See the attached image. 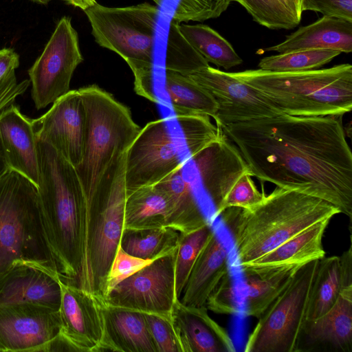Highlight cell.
<instances>
[{
	"label": "cell",
	"instance_id": "obj_22",
	"mask_svg": "<svg viewBox=\"0 0 352 352\" xmlns=\"http://www.w3.org/2000/svg\"><path fill=\"white\" fill-rule=\"evenodd\" d=\"M305 50L352 51V21L323 16L315 22L299 28L282 43L267 47L265 52L287 53Z\"/></svg>",
	"mask_w": 352,
	"mask_h": 352
},
{
	"label": "cell",
	"instance_id": "obj_35",
	"mask_svg": "<svg viewBox=\"0 0 352 352\" xmlns=\"http://www.w3.org/2000/svg\"><path fill=\"white\" fill-rule=\"evenodd\" d=\"M250 171L242 174L230 190L223 201L217 217L227 208L238 207L248 208L259 204L265 196L260 192L252 179Z\"/></svg>",
	"mask_w": 352,
	"mask_h": 352
},
{
	"label": "cell",
	"instance_id": "obj_2",
	"mask_svg": "<svg viewBox=\"0 0 352 352\" xmlns=\"http://www.w3.org/2000/svg\"><path fill=\"white\" fill-rule=\"evenodd\" d=\"M340 213L322 199L276 186L258 204L220 216L232 233L241 265L271 251L309 226Z\"/></svg>",
	"mask_w": 352,
	"mask_h": 352
},
{
	"label": "cell",
	"instance_id": "obj_24",
	"mask_svg": "<svg viewBox=\"0 0 352 352\" xmlns=\"http://www.w3.org/2000/svg\"><path fill=\"white\" fill-rule=\"evenodd\" d=\"M228 272V249L214 230L192 268L180 302L189 306H205L210 292Z\"/></svg>",
	"mask_w": 352,
	"mask_h": 352
},
{
	"label": "cell",
	"instance_id": "obj_46",
	"mask_svg": "<svg viewBox=\"0 0 352 352\" xmlns=\"http://www.w3.org/2000/svg\"><path fill=\"white\" fill-rule=\"evenodd\" d=\"M30 1L35 2L36 3L41 4V5H47L52 0H30Z\"/></svg>",
	"mask_w": 352,
	"mask_h": 352
},
{
	"label": "cell",
	"instance_id": "obj_28",
	"mask_svg": "<svg viewBox=\"0 0 352 352\" xmlns=\"http://www.w3.org/2000/svg\"><path fill=\"white\" fill-rule=\"evenodd\" d=\"M340 256L319 259L307 300L305 320L316 319L336 303L341 289Z\"/></svg>",
	"mask_w": 352,
	"mask_h": 352
},
{
	"label": "cell",
	"instance_id": "obj_15",
	"mask_svg": "<svg viewBox=\"0 0 352 352\" xmlns=\"http://www.w3.org/2000/svg\"><path fill=\"white\" fill-rule=\"evenodd\" d=\"M60 328L59 311L29 303L0 305V351L43 352Z\"/></svg>",
	"mask_w": 352,
	"mask_h": 352
},
{
	"label": "cell",
	"instance_id": "obj_6",
	"mask_svg": "<svg viewBox=\"0 0 352 352\" xmlns=\"http://www.w3.org/2000/svg\"><path fill=\"white\" fill-rule=\"evenodd\" d=\"M21 266L59 278L38 187L10 168L0 178V281Z\"/></svg>",
	"mask_w": 352,
	"mask_h": 352
},
{
	"label": "cell",
	"instance_id": "obj_21",
	"mask_svg": "<svg viewBox=\"0 0 352 352\" xmlns=\"http://www.w3.org/2000/svg\"><path fill=\"white\" fill-rule=\"evenodd\" d=\"M101 305L103 336L96 352H157L144 313Z\"/></svg>",
	"mask_w": 352,
	"mask_h": 352
},
{
	"label": "cell",
	"instance_id": "obj_1",
	"mask_svg": "<svg viewBox=\"0 0 352 352\" xmlns=\"http://www.w3.org/2000/svg\"><path fill=\"white\" fill-rule=\"evenodd\" d=\"M343 116L276 117L222 128L262 184L322 199L352 217V153Z\"/></svg>",
	"mask_w": 352,
	"mask_h": 352
},
{
	"label": "cell",
	"instance_id": "obj_26",
	"mask_svg": "<svg viewBox=\"0 0 352 352\" xmlns=\"http://www.w3.org/2000/svg\"><path fill=\"white\" fill-rule=\"evenodd\" d=\"M300 265L243 272L245 275L246 315L258 318L287 287Z\"/></svg>",
	"mask_w": 352,
	"mask_h": 352
},
{
	"label": "cell",
	"instance_id": "obj_16",
	"mask_svg": "<svg viewBox=\"0 0 352 352\" xmlns=\"http://www.w3.org/2000/svg\"><path fill=\"white\" fill-rule=\"evenodd\" d=\"M295 352H352V286L341 288L324 314L304 320Z\"/></svg>",
	"mask_w": 352,
	"mask_h": 352
},
{
	"label": "cell",
	"instance_id": "obj_38",
	"mask_svg": "<svg viewBox=\"0 0 352 352\" xmlns=\"http://www.w3.org/2000/svg\"><path fill=\"white\" fill-rule=\"evenodd\" d=\"M153 261L132 256L119 247L107 277L106 294L117 284L136 273Z\"/></svg>",
	"mask_w": 352,
	"mask_h": 352
},
{
	"label": "cell",
	"instance_id": "obj_8",
	"mask_svg": "<svg viewBox=\"0 0 352 352\" xmlns=\"http://www.w3.org/2000/svg\"><path fill=\"white\" fill-rule=\"evenodd\" d=\"M84 12L95 41L118 54L131 68L135 93L157 102L153 89V65L158 7L148 2L125 7L96 3Z\"/></svg>",
	"mask_w": 352,
	"mask_h": 352
},
{
	"label": "cell",
	"instance_id": "obj_29",
	"mask_svg": "<svg viewBox=\"0 0 352 352\" xmlns=\"http://www.w3.org/2000/svg\"><path fill=\"white\" fill-rule=\"evenodd\" d=\"M179 234V232L170 227L124 229L119 247L132 256L155 260L176 249Z\"/></svg>",
	"mask_w": 352,
	"mask_h": 352
},
{
	"label": "cell",
	"instance_id": "obj_32",
	"mask_svg": "<svg viewBox=\"0 0 352 352\" xmlns=\"http://www.w3.org/2000/svg\"><path fill=\"white\" fill-rule=\"evenodd\" d=\"M214 229L210 223L194 231L180 233L175 252V292L179 298L192 268Z\"/></svg>",
	"mask_w": 352,
	"mask_h": 352
},
{
	"label": "cell",
	"instance_id": "obj_3",
	"mask_svg": "<svg viewBox=\"0 0 352 352\" xmlns=\"http://www.w3.org/2000/svg\"><path fill=\"white\" fill-rule=\"evenodd\" d=\"M36 140L38 191L59 279L76 286L81 262L80 225L85 193L75 167L50 144Z\"/></svg>",
	"mask_w": 352,
	"mask_h": 352
},
{
	"label": "cell",
	"instance_id": "obj_20",
	"mask_svg": "<svg viewBox=\"0 0 352 352\" xmlns=\"http://www.w3.org/2000/svg\"><path fill=\"white\" fill-rule=\"evenodd\" d=\"M61 296L59 278L35 267H19L0 281V305L29 303L59 311Z\"/></svg>",
	"mask_w": 352,
	"mask_h": 352
},
{
	"label": "cell",
	"instance_id": "obj_13",
	"mask_svg": "<svg viewBox=\"0 0 352 352\" xmlns=\"http://www.w3.org/2000/svg\"><path fill=\"white\" fill-rule=\"evenodd\" d=\"M204 89L217 104L216 125L276 117L284 113L261 92L226 72L210 67L188 76Z\"/></svg>",
	"mask_w": 352,
	"mask_h": 352
},
{
	"label": "cell",
	"instance_id": "obj_30",
	"mask_svg": "<svg viewBox=\"0 0 352 352\" xmlns=\"http://www.w3.org/2000/svg\"><path fill=\"white\" fill-rule=\"evenodd\" d=\"M179 28L195 49L207 60L229 69L243 63L232 45L219 33L204 24H179Z\"/></svg>",
	"mask_w": 352,
	"mask_h": 352
},
{
	"label": "cell",
	"instance_id": "obj_43",
	"mask_svg": "<svg viewBox=\"0 0 352 352\" xmlns=\"http://www.w3.org/2000/svg\"><path fill=\"white\" fill-rule=\"evenodd\" d=\"M19 66V56L11 48L0 50V81L15 72Z\"/></svg>",
	"mask_w": 352,
	"mask_h": 352
},
{
	"label": "cell",
	"instance_id": "obj_41",
	"mask_svg": "<svg viewBox=\"0 0 352 352\" xmlns=\"http://www.w3.org/2000/svg\"><path fill=\"white\" fill-rule=\"evenodd\" d=\"M30 85V80L17 82L15 72L0 81V113L14 104L16 99L23 94Z\"/></svg>",
	"mask_w": 352,
	"mask_h": 352
},
{
	"label": "cell",
	"instance_id": "obj_17",
	"mask_svg": "<svg viewBox=\"0 0 352 352\" xmlns=\"http://www.w3.org/2000/svg\"><path fill=\"white\" fill-rule=\"evenodd\" d=\"M60 284V332L80 352H96L103 336L101 302L76 285Z\"/></svg>",
	"mask_w": 352,
	"mask_h": 352
},
{
	"label": "cell",
	"instance_id": "obj_44",
	"mask_svg": "<svg viewBox=\"0 0 352 352\" xmlns=\"http://www.w3.org/2000/svg\"><path fill=\"white\" fill-rule=\"evenodd\" d=\"M67 4L75 8H80L82 11H85L90 7L95 5L97 2L96 0H62Z\"/></svg>",
	"mask_w": 352,
	"mask_h": 352
},
{
	"label": "cell",
	"instance_id": "obj_9",
	"mask_svg": "<svg viewBox=\"0 0 352 352\" xmlns=\"http://www.w3.org/2000/svg\"><path fill=\"white\" fill-rule=\"evenodd\" d=\"M87 116L83 157L75 168L85 197L96 188L113 159L127 151L141 128L130 109L96 85L78 89Z\"/></svg>",
	"mask_w": 352,
	"mask_h": 352
},
{
	"label": "cell",
	"instance_id": "obj_5",
	"mask_svg": "<svg viewBox=\"0 0 352 352\" xmlns=\"http://www.w3.org/2000/svg\"><path fill=\"white\" fill-rule=\"evenodd\" d=\"M223 132L202 114H173L148 122L126 152V195L156 184Z\"/></svg>",
	"mask_w": 352,
	"mask_h": 352
},
{
	"label": "cell",
	"instance_id": "obj_42",
	"mask_svg": "<svg viewBox=\"0 0 352 352\" xmlns=\"http://www.w3.org/2000/svg\"><path fill=\"white\" fill-rule=\"evenodd\" d=\"M287 30L296 27L300 22L302 12L300 0H270Z\"/></svg>",
	"mask_w": 352,
	"mask_h": 352
},
{
	"label": "cell",
	"instance_id": "obj_18",
	"mask_svg": "<svg viewBox=\"0 0 352 352\" xmlns=\"http://www.w3.org/2000/svg\"><path fill=\"white\" fill-rule=\"evenodd\" d=\"M0 147L9 168L37 186L38 159L32 119L14 103L0 113Z\"/></svg>",
	"mask_w": 352,
	"mask_h": 352
},
{
	"label": "cell",
	"instance_id": "obj_4",
	"mask_svg": "<svg viewBox=\"0 0 352 352\" xmlns=\"http://www.w3.org/2000/svg\"><path fill=\"white\" fill-rule=\"evenodd\" d=\"M126 152L113 159L93 192L85 197L81 217V262L76 286L100 302L124 230Z\"/></svg>",
	"mask_w": 352,
	"mask_h": 352
},
{
	"label": "cell",
	"instance_id": "obj_33",
	"mask_svg": "<svg viewBox=\"0 0 352 352\" xmlns=\"http://www.w3.org/2000/svg\"><path fill=\"white\" fill-rule=\"evenodd\" d=\"M340 54L332 50H305L279 53L261 58L258 66L263 70L280 72L316 69Z\"/></svg>",
	"mask_w": 352,
	"mask_h": 352
},
{
	"label": "cell",
	"instance_id": "obj_7",
	"mask_svg": "<svg viewBox=\"0 0 352 352\" xmlns=\"http://www.w3.org/2000/svg\"><path fill=\"white\" fill-rule=\"evenodd\" d=\"M294 116H343L352 109V66L299 72L261 69L230 72Z\"/></svg>",
	"mask_w": 352,
	"mask_h": 352
},
{
	"label": "cell",
	"instance_id": "obj_34",
	"mask_svg": "<svg viewBox=\"0 0 352 352\" xmlns=\"http://www.w3.org/2000/svg\"><path fill=\"white\" fill-rule=\"evenodd\" d=\"M157 7L168 5L173 12L172 19L182 22L204 21L220 16L231 2L237 0H152Z\"/></svg>",
	"mask_w": 352,
	"mask_h": 352
},
{
	"label": "cell",
	"instance_id": "obj_12",
	"mask_svg": "<svg viewBox=\"0 0 352 352\" xmlns=\"http://www.w3.org/2000/svg\"><path fill=\"white\" fill-rule=\"evenodd\" d=\"M175 252L155 259L117 284L101 303L171 319L174 304L179 299L175 292Z\"/></svg>",
	"mask_w": 352,
	"mask_h": 352
},
{
	"label": "cell",
	"instance_id": "obj_45",
	"mask_svg": "<svg viewBox=\"0 0 352 352\" xmlns=\"http://www.w3.org/2000/svg\"><path fill=\"white\" fill-rule=\"evenodd\" d=\"M10 169L0 147V178Z\"/></svg>",
	"mask_w": 352,
	"mask_h": 352
},
{
	"label": "cell",
	"instance_id": "obj_19",
	"mask_svg": "<svg viewBox=\"0 0 352 352\" xmlns=\"http://www.w3.org/2000/svg\"><path fill=\"white\" fill-rule=\"evenodd\" d=\"M171 320L182 352H234L236 349L228 331L208 314L206 306L174 304Z\"/></svg>",
	"mask_w": 352,
	"mask_h": 352
},
{
	"label": "cell",
	"instance_id": "obj_31",
	"mask_svg": "<svg viewBox=\"0 0 352 352\" xmlns=\"http://www.w3.org/2000/svg\"><path fill=\"white\" fill-rule=\"evenodd\" d=\"M179 24L173 19L169 23L164 68L190 76L209 64L182 34Z\"/></svg>",
	"mask_w": 352,
	"mask_h": 352
},
{
	"label": "cell",
	"instance_id": "obj_25",
	"mask_svg": "<svg viewBox=\"0 0 352 352\" xmlns=\"http://www.w3.org/2000/svg\"><path fill=\"white\" fill-rule=\"evenodd\" d=\"M171 212L166 193L155 185L139 188L126 195L124 229L168 227Z\"/></svg>",
	"mask_w": 352,
	"mask_h": 352
},
{
	"label": "cell",
	"instance_id": "obj_10",
	"mask_svg": "<svg viewBox=\"0 0 352 352\" xmlns=\"http://www.w3.org/2000/svg\"><path fill=\"white\" fill-rule=\"evenodd\" d=\"M319 259L302 264L290 283L258 318L245 352H295Z\"/></svg>",
	"mask_w": 352,
	"mask_h": 352
},
{
	"label": "cell",
	"instance_id": "obj_14",
	"mask_svg": "<svg viewBox=\"0 0 352 352\" xmlns=\"http://www.w3.org/2000/svg\"><path fill=\"white\" fill-rule=\"evenodd\" d=\"M43 116L32 119L37 139L50 144L75 168L83 157L86 111L77 90H69Z\"/></svg>",
	"mask_w": 352,
	"mask_h": 352
},
{
	"label": "cell",
	"instance_id": "obj_11",
	"mask_svg": "<svg viewBox=\"0 0 352 352\" xmlns=\"http://www.w3.org/2000/svg\"><path fill=\"white\" fill-rule=\"evenodd\" d=\"M83 60L78 34L69 16H63L43 52L28 70L31 94L39 110L69 91L73 74Z\"/></svg>",
	"mask_w": 352,
	"mask_h": 352
},
{
	"label": "cell",
	"instance_id": "obj_36",
	"mask_svg": "<svg viewBox=\"0 0 352 352\" xmlns=\"http://www.w3.org/2000/svg\"><path fill=\"white\" fill-rule=\"evenodd\" d=\"M144 315L157 352H182L171 319L155 314Z\"/></svg>",
	"mask_w": 352,
	"mask_h": 352
},
{
	"label": "cell",
	"instance_id": "obj_39",
	"mask_svg": "<svg viewBox=\"0 0 352 352\" xmlns=\"http://www.w3.org/2000/svg\"><path fill=\"white\" fill-rule=\"evenodd\" d=\"M254 21L270 30L287 29L270 0H237Z\"/></svg>",
	"mask_w": 352,
	"mask_h": 352
},
{
	"label": "cell",
	"instance_id": "obj_23",
	"mask_svg": "<svg viewBox=\"0 0 352 352\" xmlns=\"http://www.w3.org/2000/svg\"><path fill=\"white\" fill-rule=\"evenodd\" d=\"M331 219L322 220L299 232L263 256L241 264L243 272L267 270L302 265L325 256L322 237Z\"/></svg>",
	"mask_w": 352,
	"mask_h": 352
},
{
	"label": "cell",
	"instance_id": "obj_40",
	"mask_svg": "<svg viewBox=\"0 0 352 352\" xmlns=\"http://www.w3.org/2000/svg\"><path fill=\"white\" fill-rule=\"evenodd\" d=\"M301 10L352 21V0H300Z\"/></svg>",
	"mask_w": 352,
	"mask_h": 352
},
{
	"label": "cell",
	"instance_id": "obj_37",
	"mask_svg": "<svg viewBox=\"0 0 352 352\" xmlns=\"http://www.w3.org/2000/svg\"><path fill=\"white\" fill-rule=\"evenodd\" d=\"M205 306L216 314L233 315L239 313L234 280L230 272L221 278L210 292Z\"/></svg>",
	"mask_w": 352,
	"mask_h": 352
},
{
	"label": "cell",
	"instance_id": "obj_27",
	"mask_svg": "<svg viewBox=\"0 0 352 352\" xmlns=\"http://www.w3.org/2000/svg\"><path fill=\"white\" fill-rule=\"evenodd\" d=\"M164 89L174 114H202L214 117L217 111L214 100L188 76L165 70Z\"/></svg>",
	"mask_w": 352,
	"mask_h": 352
}]
</instances>
